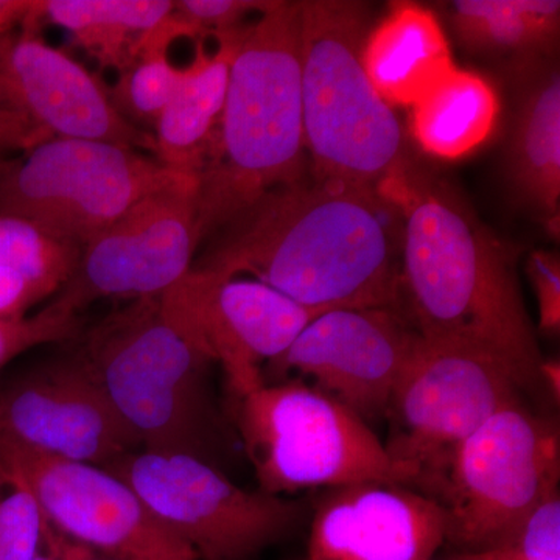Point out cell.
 Segmentation results:
<instances>
[{
  "label": "cell",
  "mask_w": 560,
  "mask_h": 560,
  "mask_svg": "<svg viewBox=\"0 0 560 560\" xmlns=\"http://www.w3.org/2000/svg\"><path fill=\"white\" fill-rule=\"evenodd\" d=\"M399 219L377 190L313 176L238 212L206 238L190 270L250 275L320 313L393 311L401 290Z\"/></svg>",
  "instance_id": "obj_1"
},
{
  "label": "cell",
  "mask_w": 560,
  "mask_h": 560,
  "mask_svg": "<svg viewBox=\"0 0 560 560\" xmlns=\"http://www.w3.org/2000/svg\"><path fill=\"white\" fill-rule=\"evenodd\" d=\"M401 217V289L420 337L499 361L523 386L544 363L504 249L408 165L378 187Z\"/></svg>",
  "instance_id": "obj_2"
},
{
  "label": "cell",
  "mask_w": 560,
  "mask_h": 560,
  "mask_svg": "<svg viewBox=\"0 0 560 560\" xmlns=\"http://www.w3.org/2000/svg\"><path fill=\"white\" fill-rule=\"evenodd\" d=\"M301 2H272L246 25L223 113L198 172L201 243L257 198L305 178Z\"/></svg>",
  "instance_id": "obj_3"
},
{
  "label": "cell",
  "mask_w": 560,
  "mask_h": 560,
  "mask_svg": "<svg viewBox=\"0 0 560 560\" xmlns=\"http://www.w3.org/2000/svg\"><path fill=\"white\" fill-rule=\"evenodd\" d=\"M75 341L142 451L219 469L228 429L210 383L213 363L167 319L160 296L128 302Z\"/></svg>",
  "instance_id": "obj_4"
},
{
  "label": "cell",
  "mask_w": 560,
  "mask_h": 560,
  "mask_svg": "<svg viewBox=\"0 0 560 560\" xmlns=\"http://www.w3.org/2000/svg\"><path fill=\"white\" fill-rule=\"evenodd\" d=\"M370 31L366 3L301 2L302 117L313 176L378 190L408 162L404 128L361 62Z\"/></svg>",
  "instance_id": "obj_5"
},
{
  "label": "cell",
  "mask_w": 560,
  "mask_h": 560,
  "mask_svg": "<svg viewBox=\"0 0 560 560\" xmlns=\"http://www.w3.org/2000/svg\"><path fill=\"white\" fill-rule=\"evenodd\" d=\"M232 418L260 490L271 495L363 482L419 485L366 420L315 385L265 382L234 399Z\"/></svg>",
  "instance_id": "obj_6"
},
{
  "label": "cell",
  "mask_w": 560,
  "mask_h": 560,
  "mask_svg": "<svg viewBox=\"0 0 560 560\" xmlns=\"http://www.w3.org/2000/svg\"><path fill=\"white\" fill-rule=\"evenodd\" d=\"M179 175L117 143L51 138L0 164V215L31 221L83 248L135 202Z\"/></svg>",
  "instance_id": "obj_7"
},
{
  "label": "cell",
  "mask_w": 560,
  "mask_h": 560,
  "mask_svg": "<svg viewBox=\"0 0 560 560\" xmlns=\"http://www.w3.org/2000/svg\"><path fill=\"white\" fill-rule=\"evenodd\" d=\"M559 430L521 404L493 415L460 442L442 482L447 540L463 552L510 537L559 493Z\"/></svg>",
  "instance_id": "obj_8"
},
{
  "label": "cell",
  "mask_w": 560,
  "mask_h": 560,
  "mask_svg": "<svg viewBox=\"0 0 560 560\" xmlns=\"http://www.w3.org/2000/svg\"><path fill=\"white\" fill-rule=\"evenodd\" d=\"M105 470L127 482L198 560H253L305 514L300 501L243 489L190 456L139 451Z\"/></svg>",
  "instance_id": "obj_9"
},
{
  "label": "cell",
  "mask_w": 560,
  "mask_h": 560,
  "mask_svg": "<svg viewBox=\"0 0 560 560\" xmlns=\"http://www.w3.org/2000/svg\"><path fill=\"white\" fill-rule=\"evenodd\" d=\"M521 383L499 361L420 337L388 412L397 431L386 448L440 492L453 453L493 415L521 404Z\"/></svg>",
  "instance_id": "obj_10"
},
{
  "label": "cell",
  "mask_w": 560,
  "mask_h": 560,
  "mask_svg": "<svg viewBox=\"0 0 560 560\" xmlns=\"http://www.w3.org/2000/svg\"><path fill=\"white\" fill-rule=\"evenodd\" d=\"M75 340L0 378V440L105 469L142 445Z\"/></svg>",
  "instance_id": "obj_11"
},
{
  "label": "cell",
  "mask_w": 560,
  "mask_h": 560,
  "mask_svg": "<svg viewBox=\"0 0 560 560\" xmlns=\"http://www.w3.org/2000/svg\"><path fill=\"white\" fill-rule=\"evenodd\" d=\"M198 178L183 173L135 202L81 248L55 302L79 313L95 301L161 296L190 271L200 248Z\"/></svg>",
  "instance_id": "obj_12"
},
{
  "label": "cell",
  "mask_w": 560,
  "mask_h": 560,
  "mask_svg": "<svg viewBox=\"0 0 560 560\" xmlns=\"http://www.w3.org/2000/svg\"><path fill=\"white\" fill-rule=\"evenodd\" d=\"M160 302L173 326L220 364L232 399L264 385V368L323 315L257 280L195 270L162 293Z\"/></svg>",
  "instance_id": "obj_13"
},
{
  "label": "cell",
  "mask_w": 560,
  "mask_h": 560,
  "mask_svg": "<svg viewBox=\"0 0 560 560\" xmlns=\"http://www.w3.org/2000/svg\"><path fill=\"white\" fill-rule=\"evenodd\" d=\"M28 481L44 517L113 560H198L120 478L91 464L54 458L0 440Z\"/></svg>",
  "instance_id": "obj_14"
},
{
  "label": "cell",
  "mask_w": 560,
  "mask_h": 560,
  "mask_svg": "<svg viewBox=\"0 0 560 560\" xmlns=\"http://www.w3.org/2000/svg\"><path fill=\"white\" fill-rule=\"evenodd\" d=\"M419 341L393 311L337 308L313 319L267 368L276 377L300 372L361 419H375L388 415Z\"/></svg>",
  "instance_id": "obj_15"
},
{
  "label": "cell",
  "mask_w": 560,
  "mask_h": 560,
  "mask_svg": "<svg viewBox=\"0 0 560 560\" xmlns=\"http://www.w3.org/2000/svg\"><path fill=\"white\" fill-rule=\"evenodd\" d=\"M35 22L0 35V108L49 138L102 140L153 150V138L131 124L90 70L35 32Z\"/></svg>",
  "instance_id": "obj_16"
},
{
  "label": "cell",
  "mask_w": 560,
  "mask_h": 560,
  "mask_svg": "<svg viewBox=\"0 0 560 560\" xmlns=\"http://www.w3.org/2000/svg\"><path fill=\"white\" fill-rule=\"evenodd\" d=\"M447 528L440 501L407 486L330 489L316 503L305 560H431Z\"/></svg>",
  "instance_id": "obj_17"
},
{
  "label": "cell",
  "mask_w": 560,
  "mask_h": 560,
  "mask_svg": "<svg viewBox=\"0 0 560 560\" xmlns=\"http://www.w3.org/2000/svg\"><path fill=\"white\" fill-rule=\"evenodd\" d=\"M514 108L508 147L512 184L551 226L559 221L560 75L550 57L512 60Z\"/></svg>",
  "instance_id": "obj_18"
},
{
  "label": "cell",
  "mask_w": 560,
  "mask_h": 560,
  "mask_svg": "<svg viewBox=\"0 0 560 560\" xmlns=\"http://www.w3.org/2000/svg\"><path fill=\"white\" fill-rule=\"evenodd\" d=\"M361 62L389 106H411L456 68L436 14L412 2H394L368 33Z\"/></svg>",
  "instance_id": "obj_19"
},
{
  "label": "cell",
  "mask_w": 560,
  "mask_h": 560,
  "mask_svg": "<svg viewBox=\"0 0 560 560\" xmlns=\"http://www.w3.org/2000/svg\"><path fill=\"white\" fill-rule=\"evenodd\" d=\"M245 27L217 36L215 54L209 55L198 44L178 90L154 125V153L165 167L195 176L201 171L223 113L232 58Z\"/></svg>",
  "instance_id": "obj_20"
},
{
  "label": "cell",
  "mask_w": 560,
  "mask_h": 560,
  "mask_svg": "<svg viewBox=\"0 0 560 560\" xmlns=\"http://www.w3.org/2000/svg\"><path fill=\"white\" fill-rule=\"evenodd\" d=\"M499 116L492 83L455 68L412 105V135L430 156L460 160L490 138Z\"/></svg>",
  "instance_id": "obj_21"
},
{
  "label": "cell",
  "mask_w": 560,
  "mask_h": 560,
  "mask_svg": "<svg viewBox=\"0 0 560 560\" xmlns=\"http://www.w3.org/2000/svg\"><path fill=\"white\" fill-rule=\"evenodd\" d=\"M171 0H43L28 20H47L72 33L103 66L124 72L138 57L140 40L172 13Z\"/></svg>",
  "instance_id": "obj_22"
},
{
  "label": "cell",
  "mask_w": 560,
  "mask_h": 560,
  "mask_svg": "<svg viewBox=\"0 0 560 560\" xmlns=\"http://www.w3.org/2000/svg\"><path fill=\"white\" fill-rule=\"evenodd\" d=\"M448 20L463 46L492 57H550L558 44V0H456Z\"/></svg>",
  "instance_id": "obj_23"
},
{
  "label": "cell",
  "mask_w": 560,
  "mask_h": 560,
  "mask_svg": "<svg viewBox=\"0 0 560 560\" xmlns=\"http://www.w3.org/2000/svg\"><path fill=\"white\" fill-rule=\"evenodd\" d=\"M80 254V246L51 237L31 221L0 215V268L58 293L75 271Z\"/></svg>",
  "instance_id": "obj_24"
},
{
  "label": "cell",
  "mask_w": 560,
  "mask_h": 560,
  "mask_svg": "<svg viewBox=\"0 0 560 560\" xmlns=\"http://www.w3.org/2000/svg\"><path fill=\"white\" fill-rule=\"evenodd\" d=\"M168 47L171 43L156 32L147 33L140 40L138 57L121 72L116 94L110 95L127 119L132 117L131 121L156 125L162 110L178 90L184 69L175 68L168 61Z\"/></svg>",
  "instance_id": "obj_25"
},
{
  "label": "cell",
  "mask_w": 560,
  "mask_h": 560,
  "mask_svg": "<svg viewBox=\"0 0 560 560\" xmlns=\"http://www.w3.org/2000/svg\"><path fill=\"white\" fill-rule=\"evenodd\" d=\"M43 510L20 467L0 448V560H33L44 528Z\"/></svg>",
  "instance_id": "obj_26"
},
{
  "label": "cell",
  "mask_w": 560,
  "mask_h": 560,
  "mask_svg": "<svg viewBox=\"0 0 560 560\" xmlns=\"http://www.w3.org/2000/svg\"><path fill=\"white\" fill-rule=\"evenodd\" d=\"M453 560H560V497H550L506 539Z\"/></svg>",
  "instance_id": "obj_27"
},
{
  "label": "cell",
  "mask_w": 560,
  "mask_h": 560,
  "mask_svg": "<svg viewBox=\"0 0 560 560\" xmlns=\"http://www.w3.org/2000/svg\"><path fill=\"white\" fill-rule=\"evenodd\" d=\"M84 327L79 313L66 311L55 301L35 315L0 320V371L28 350L75 340Z\"/></svg>",
  "instance_id": "obj_28"
},
{
  "label": "cell",
  "mask_w": 560,
  "mask_h": 560,
  "mask_svg": "<svg viewBox=\"0 0 560 560\" xmlns=\"http://www.w3.org/2000/svg\"><path fill=\"white\" fill-rule=\"evenodd\" d=\"M272 2L260 0H179L173 13L186 22L195 35L213 33L215 36L243 27L250 13L261 14Z\"/></svg>",
  "instance_id": "obj_29"
},
{
  "label": "cell",
  "mask_w": 560,
  "mask_h": 560,
  "mask_svg": "<svg viewBox=\"0 0 560 560\" xmlns=\"http://www.w3.org/2000/svg\"><path fill=\"white\" fill-rule=\"evenodd\" d=\"M528 275L539 305L540 329L560 330V265L558 256L545 250L530 254Z\"/></svg>",
  "instance_id": "obj_30"
},
{
  "label": "cell",
  "mask_w": 560,
  "mask_h": 560,
  "mask_svg": "<svg viewBox=\"0 0 560 560\" xmlns=\"http://www.w3.org/2000/svg\"><path fill=\"white\" fill-rule=\"evenodd\" d=\"M55 294L49 287L21 272L0 268V320L20 319L32 307Z\"/></svg>",
  "instance_id": "obj_31"
},
{
  "label": "cell",
  "mask_w": 560,
  "mask_h": 560,
  "mask_svg": "<svg viewBox=\"0 0 560 560\" xmlns=\"http://www.w3.org/2000/svg\"><path fill=\"white\" fill-rule=\"evenodd\" d=\"M49 139L46 132L33 127L27 120L0 108V164L7 161V154L16 151L25 153Z\"/></svg>",
  "instance_id": "obj_32"
},
{
  "label": "cell",
  "mask_w": 560,
  "mask_h": 560,
  "mask_svg": "<svg viewBox=\"0 0 560 560\" xmlns=\"http://www.w3.org/2000/svg\"><path fill=\"white\" fill-rule=\"evenodd\" d=\"M32 0H0V35L20 27L31 16Z\"/></svg>",
  "instance_id": "obj_33"
},
{
  "label": "cell",
  "mask_w": 560,
  "mask_h": 560,
  "mask_svg": "<svg viewBox=\"0 0 560 560\" xmlns=\"http://www.w3.org/2000/svg\"><path fill=\"white\" fill-rule=\"evenodd\" d=\"M540 382H544L551 390L552 396L559 399L560 368L558 361H545L540 366Z\"/></svg>",
  "instance_id": "obj_34"
},
{
  "label": "cell",
  "mask_w": 560,
  "mask_h": 560,
  "mask_svg": "<svg viewBox=\"0 0 560 560\" xmlns=\"http://www.w3.org/2000/svg\"><path fill=\"white\" fill-rule=\"evenodd\" d=\"M79 560H113L109 558H106V556L101 555V552L94 551V550H88L84 552L83 556Z\"/></svg>",
  "instance_id": "obj_35"
}]
</instances>
